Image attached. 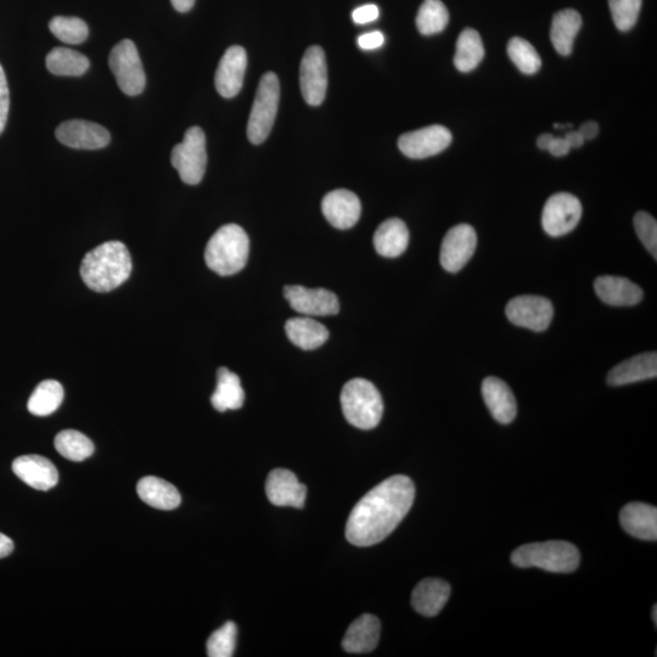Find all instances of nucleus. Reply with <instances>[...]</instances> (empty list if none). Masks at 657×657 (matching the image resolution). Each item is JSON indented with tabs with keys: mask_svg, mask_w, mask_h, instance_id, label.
Listing matches in <instances>:
<instances>
[{
	"mask_svg": "<svg viewBox=\"0 0 657 657\" xmlns=\"http://www.w3.org/2000/svg\"><path fill=\"white\" fill-rule=\"evenodd\" d=\"M634 227L640 241L647 247L651 255L657 258V223L649 213L640 211L634 217Z\"/></svg>",
	"mask_w": 657,
	"mask_h": 657,
	"instance_id": "40",
	"label": "nucleus"
},
{
	"mask_svg": "<svg viewBox=\"0 0 657 657\" xmlns=\"http://www.w3.org/2000/svg\"><path fill=\"white\" fill-rule=\"evenodd\" d=\"M651 617H653V620H654V623H655V627H656V626H657V605H654V608H653V615H651Z\"/></svg>",
	"mask_w": 657,
	"mask_h": 657,
	"instance_id": "50",
	"label": "nucleus"
},
{
	"mask_svg": "<svg viewBox=\"0 0 657 657\" xmlns=\"http://www.w3.org/2000/svg\"><path fill=\"white\" fill-rule=\"evenodd\" d=\"M554 137L552 134L544 133L542 136H539L537 139V145L539 149L548 150L550 144H552Z\"/></svg>",
	"mask_w": 657,
	"mask_h": 657,
	"instance_id": "49",
	"label": "nucleus"
},
{
	"mask_svg": "<svg viewBox=\"0 0 657 657\" xmlns=\"http://www.w3.org/2000/svg\"><path fill=\"white\" fill-rule=\"evenodd\" d=\"M581 554L574 544L565 541H548L530 543L515 549L511 554V563L522 569H538L570 574L580 566Z\"/></svg>",
	"mask_w": 657,
	"mask_h": 657,
	"instance_id": "4",
	"label": "nucleus"
},
{
	"mask_svg": "<svg viewBox=\"0 0 657 657\" xmlns=\"http://www.w3.org/2000/svg\"><path fill=\"white\" fill-rule=\"evenodd\" d=\"M245 393L237 374L227 368H219L217 372V387L211 397L213 408L218 412L237 411L243 407Z\"/></svg>",
	"mask_w": 657,
	"mask_h": 657,
	"instance_id": "29",
	"label": "nucleus"
},
{
	"mask_svg": "<svg viewBox=\"0 0 657 657\" xmlns=\"http://www.w3.org/2000/svg\"><path fill=\"white\" fill-rule=\"evenodd\" d=\"M381 625L378 617L364 614L352 623L342 640V648L347 653L365 654L378 647Z\"/></svg>",
	"mask_w": 657,
	"mask_h": 657,
	"instance_id": "24",
	"label": "nucleus"
},
{
	"mask_svg": "<svg viewBox=\"0 0 657 657\" xmlns=\"http://www.w3.org/2000/svg\"><path fill=\"white\" fill-rule=\"evenodd\" d=\"M509 58L526 75L537 73L542 66L541 56L530 42L519 37L511 38L508 44Z\"/></svg>",
	"mask_w": 657,
	"mask_h": 657,
	"instance_id": "36",
	"label": "nucleus"
},
{
	"mask_svg": "<svg viewBox=\"0 0 657 657\" xmlns=\"http://www.w3.org/2000/svg\"><path fill=\"white\" fill-rule=\"evenodd\" d=\"M138 496L150 507L173 510L182 503L181 493L170 482L156 476H146L138 482Z\"/></svg>",
	"mask_w": 657,
	"mask_h": 657,
	"instance_id": "27",
	"label": "nucleus"
},
{
	"mask_svg": "<svg viewBox=\"0 0 657 657\" xmlns=\"http://www.w3.org/2000/svg\"><path fill=\"white\" fill-rule=\"evenodd\" d=\"M46 61L48 70L55 76H82L91 66L86 55L69 48L53 49Z\"/></svg>",
	"mask_w": 657,
	"mask_h": 657,
	"instance_id": "33",
	"label": "nucleus"
},
{
	"mask_svg": "<svg viewBox=\"0 0 657 657\" xmlns=\"http://www.w3.org/2000/svg\"><path fill=\"white\" fill-rule=\"evenodd\" d=\"M55 136L61 144L73 149L98 150L110 144L108 129L97 123L72 120L61 123L56 128Z\"/></svg>",
	"mask_w": 657,
	"mask_h": 657,
	"instance_id": "15",
	"label": "nucleus"
},
{
	"mask_svg": "<svg viewBox=\"0 0 657 657\" xmlns=\"http://www.w3.org/2000/svg\"><path fill=\"white\" fill-rule=\"evenodd\" d=\"M612 20L620 31H630L636 25L642 0H609Z\"/></svg>",
	"mask_w": 657,
	"mask_h": 657,
	"instance_id": "39",
	"label": "nucleus"
},
{
	"mask_svg": "<svg viewBox=\"0 0 657 657\" xmlns=\"http://www.w3.org/2000/svg\"><path fill=\"white\" fill-rule=\"evenodd\" d=\"M289 340L301 350L311 351L322 347L329 339V330L312 317L291 318L285 325Z\"/></svg>",
	"mask_w": 657,
	"mask_h": 657,
	"instance_id": "26",
	"label": "nucleus"
},
{
	"mask_svg": "<svg viewBox=\"0 0 657 657\" xmlns=\"http://www.w3.org/2000/svg\"><path fill=\"white\" fill-rule=\"evenodd\" d=\"M132 257L121 241H108L89 251L81 265V277L89 289L110 292L132 273Z\"/></svg>",
	"mask_w": 657,
	"mask_h": 657,
	"instance_id": "2",
	"label": "nucleus"
},
{
	"mask_svg": "<svg viewBox=\"0 0 657 657\" xmlns=\"http://www.w3.org/2000/svg\"><path fill=\"white\" fill-rule=\"evenodd\" d=\"M485 56L484 43L479 32L466 28L457 41V52L454 55V65L460 72H470L476 69Z\"/></svg>",
	"mask_w": 657,
	"mask_h": 657,
	"instance_id": "32",
	"label": "nucleus"
},
{
	"mask_svg": "<svg viewBox=\"0 0 657 657\" xmlns=\"http://www.w3.org/2000/svg\"><path fill=\"white\" fill-rule=\"evenodd\" d=\"M570 149L569 144L566 143L564 138H554L548 151L550 154L560 157L569 154Z\"/></svg>",
	"mask_w": 657,
	"mask_h": 657,
	"instance_id": "44",
	"label": "nucleus"
},
{
	"mask_svg": "<svg viewBox=\"0 0 657 657\" xmlns=\"http://www.w3.org/2000/svg\"><path fill=\"white\" fill-rule=\"evenodd\" d=\"M322 211L331 226L345 230L356 226L361 218L362 205L355 193L338 189L324 196Z\"/></svg>",
	"mask_w": 657,
	"mask_h": 657,
	"instance_id": "18",
	"label": "nucleus"
},
{
	"mask_svg": "<svg viewBox=\"0 0 657 657\" xmlns=\"http://www.w3.org/2000/svg\"><path fill=\"white\" fill-rule=\"evenodd\" d=\"M511 323L533 331L549 328L554 316L552 302L541 296H519L511 300L505 308Z\"/></svg>",
	"mask_w": 657,
	"mask_h": 657,
	"instance_id": "12",
	"label": "nucleus"
},
{
	"mask_svg": "<svg viewBox=\"0 0 657 657\" xmlns=\"http://www.w3.org/2000/svg\"><path fill=\"white\" fill-rule=\"evenodd\" d=\"M564 139L566 140V143L569 144L570 148H580L584 143V139L578 131L566 133Z\"/></svg>",
	"mask_w": 657,
	"mask_h": 657,
	"instance_id": "47",
	"label": "nucleus"
},
{
	"mask_svg": "<svg viewBox=\"0 0 657 657\" xmlns=\"http://www.w3.org/2000/svg\"><path fill=\"white\" fill-rule=\"evenodd\" d=\"M15 544L8 536L0 532V559L7 558L14 552Z\"/></svg>",
	"mask_w": 657,
	"mask_h": 657,
	"instance_id": "46",
	"label": "nucleus"
},
{
	"mask_svg": "<svg viewBox=\"0 0 657 657\" xmlns=\"http://www.w3.org/2000/svg\"><path fill=\"white\" fill-rule=\"evenodd\" d=\"M109 65L123 93L136 97L144 92L146 77L136 44L129 39L116 44Z\"/></svg>",
	"mask_w": 657,
	"mask_h": 657,
	"instance_id": "8",
	"label": "nucleus"
},
{
	"mask_svg": "<svg viewBox=\"0 0 657 657\" xmlns=\"http://www.w3.org/2000/svg\"><path fill=\"white\" fill-rule=\"evenodd\" d=\"M238 627L229 621L213 632L207 640V655L210 657H230L237 647Z\"/></svg>",
	"mask_w": 657,
	"mask_h": 657,
	"instance_id": "38",
	"label": "nucleus"
},
{
	"mask_svg": "<svg viewBox=\"0 0 657 657\" xmlns=\"http://www.w3.org/2000/svg\"><path fill=\"white\" fill-rule=\"evenodd\" d=\"M582 18L576 10H561L554 15L550 39L553 47L560 55H570L574 49V42L578 31L581 30Z\"/></svg>",
	"mask_w": 657,
	"mask_h": 657,
	"instance_id": "30",
	"label": "nucleus"
},
{
	"mask_svg": "<svg viewBox=\"0 0 657 657\" xmlns=\"http://www.w3.org/2000/svg\"><path fill=\"white\" fill-rule=\"evenodd\" d=\"M9 109L10 93L7 76H5L3 66L0 65V134L4 132L5 126H7Z\"/></svg>",
	"mask_w": 657,
	"mask_h": 657,
	"instance_id": "41",
	"label": "nucleus"
},
{
	"mask_svg": "<svg viewBox=\"0 0 657 657\" xmlns=\"http://www.w3.org/2000/svg\"><path fill=\"white\" fill-rule=\"evenodd\" d=\"M409 232L406 223L398 218L387 219L376 229L374 246L380 256L396 258L407 250Z\"/></svg>",
	"mask_w": 657,
	"mask_h": 657,
	"instance_id": "28",
	"label": "nucleus"
},
{
	"mask_svg": "<svg viewBox=\"0 0 657 657\" xmlns=\"http://www.w3.org/2000/svg\"><path fill=\"white\" fill-rule=\"evenodd\" d=\"M300 84L308 105L323 103L328 89V67L322 48L313 46L306 50L301 61Z\"/></svg>",
	"mask_w": 657,
	"mask_h": 657,
	"instance_id": "9",
	"label": "nucleus"
},
{
	"mask_svg": "<svg viewBox=\"0 0 657 657\" xmlns=\"http://www.w3.org/2000/svg\"><path fill=\"white\" fill-rule=\"evenodd\" d=\"M49 30L59 41L66 44H81L86 42L89 28L81 19L56 16L49 24Z\"/></svg>",
	"mask_w": 657,
	"mask_h": 657,
	"instance_id": "37",
	"label": "nucleus"
},
{
	"mask_svg": "<svg viewBox=\"0 0 657 657\" xmlns=\"http://www.w3.org/2000/svg\"><path fill=\"white\" fill-rule=\"evenodd\" d=\"M268 501L277 507H305L307 487L290 470L275 469L266 482Z\"/></svg>",
	"mask_w": 657,
	"mask_h": 657,
	"instance_id": "16",
	"label": "nucleus"
},
{
	"mask_svg": "<svg viewBox=\"0 0 657 657\" xmlns=\"http://www.w3.org/2000/svg\"><path fill=\"white\" fill-rule=\"evenodd\" d=\"M54 445L61 456L73 462H82L94 453L93 442L76 430L61 431L55 437Z\"/></svg>",
	"mask_w": 657,
	"mask_h": 657,
	"instance_id": "34",
	"label": "nucleus"
},
{
	"mask_svg": "<svg viewBox=\"0 0 657 657\" xmlns=\"http://www.w3.org/2000/svg\"><path fill=\"white\" fill-rule=\"evenodd\" d=\"M280 84L277 75L267 72L258 84L254 106H252L247 137L252 144H262L271 133L279 108Z\"/></svg>",
	"mask_w": 657,
	"mask_h": 657,
	"instance_id": "6",
	"label": "nucleus"
},
{
	"mask_svg": "<svg viewBox=\"0 0 657 657\" xmlns=\"http://www.w3.org/2000/svg\"><path fill=\"white\" fill-rule=\"evenodd\" d=\"M578 132H580L584 140H591L598 136V132H599L598 123L594 121L583 123L580 129H578Z\"/></svg>",
	"mask_w": 657,
	"mask_h": 657,
	"instance_id": "45",
	"label": "nucleus"
},
{
	"mask_svg": "<svg viewBox=\"0 0 657 657\" xmlns=\"http://www.w3.org/2000/svg\"><path fill=\"white\" fill-rule=\"evenodd\" d=\"M379 14V8L375 4H367L353 11L352 19L358 25H365L378 20Z\"/></svg>",
	"mask_w": 657,
	"mask_h": 657,
	"instance_id": "42",
	"label": "nucleus"
},
{
	"mask_svg": "<svg viewBox=\"0 0 657 657\" xmlns=\"http://www.w3.org/2000/svg\"><path fill=\"white\" fill-rule=\"evenodd\" d=\"M595 292L606 305L616 307H630L637 305L643 299V290L640 286L626 278L605 275L595 280Z\"/></svg>",
	"mask_w": 657,
	"mask_h": 657,
	"instance_id": "21",
	"label": "nucleus"
},
{
	"mask_svg": "<svg viewBox=\"0 0 657 657\" xmlns=\"http://www.w3.org/2000/svg\"><path fill=\"white\" fill-rule=\"evenodd\" d=\"M620 521L628 535L643 539V541H656L657 539V509L653 505L644 503H630L623 507Z\"/></svg>",
	"mask_w": 657,
	"mask_h": 657,
	"instance_id": "22",
	"label": "nucleus"
},
{
	"mask_svg": "<svg viewBox=\"0 0 657 657\" xmlns=\"http://www.w3.org/2000/svg\"><path fill=\"white\" fill-rule=\"evenodd\" d=\"M171 162L184 183L196 185L202 181L207 153L205 133L200 127H192L185 132L183 142L172 150Z\"/></svg>",
	"mask_w": 657,
	"mask_h": 657,
	"instance_id": "7",
	"label": "nucleus"
},
{
	"mask_svg": "<svg viewBox=\"0 0 657 657\" xmlns=\"http://www.w3.org/2000/svg\"><path fill=\"white\" fill-rule=\"evenodd\" d=\"M341 407L348 423L358 429L372 430L383 418V398L378 389L365 379L348 381L341 392Z\"/></svg>",
	"mask_w": 657,
	"mask_h": 657,
	"instance_id": "5",
	"label": "nucleus"
},
{
	"mask_svg": "<svg viewBox=\"0 0 657 657\" xmlns=\"http://www.w3.org/2000/svg\"><path fill=\"white\" fill-rule=\"evenodd\" d=\"M250 254V240L243 228L227 224L219 228L206 246L205 261L211 271L229 277L246 266Z\"/></svg>",
	"mask_w": 657,
	"mask_h": 657,
	"instance_id": "3",
	"label": "nucleus"
},
{
	"mask_svg": "<svg viewBox=\"0 0 657 657\" xmlns=\"http://www.w3.org/2000/svg\"><path fill=\"white\" fill-rule=\"evenodd\" d=\"M582 217V205L576 196L559 193L549 198L544 206L542 224L550 237H563L577 227Z\"/></svg>",
	"mask_w": 657,
	"mask_h": 657,
	"instance_id": "10",
	"label": "nucleus"
},
{
	"mask_svg": "<svg viewBox=\"0 0 657 657\" xmlns=\"http://www.w3.org/2000/svg\"><path fill=\"white\" fill-rule=\"evenodd\" d=\"M452 143V134L440 125L418 129L403 134L398 139V148L409 159H426L442 153Z\"/></svg>",
	"mask_w": 657,
	"mask_h": 657,
	"instance_id": "13",
	"label": "nucleus"
},
{
	"mask_svg": "<svg viewBox=\"0 0 657 657\" xmlns=\"http://www.w3.org/2000/svg\"><path fill=\"white\" fill-rule=\"evenodd\" d=\"M451 597V586L440 578H426L414 588L412 605L420 615L432 617L440 614Z\"/></svg>",
	"mask_w": 657,
	"mask_h": 657,
	"instance_id": "23",
	"label": "nucleus"
},
{
	"mask_svg": "<svg viewBox=\"0 0 657 657\" xmlns=\"http://www.w3.org/2000/svg\"><path fill=\"white\" fill-rule=\"evenodd\" d=\"M171 3L179 13H188L189 10L193 9L195 0H171Z\"/></svg>",
	"mask_w": 657,
	"mask_h": 657,
	"instance_id": "48",
	"label": "nucleus"
},
{
	"mask_svg": "<svg viewBox=\"0 0 657 657\" xmlns=\"http://www.w3.org/2000/svg\"><path fill=\"white\" fill-rule=\"evenodd\" d=\"M284 296L292 310L302 316H335L340 311L338 296L327 289H308L301 285H289L284 288Z\"/></svg>",
	"mask_w": 657,
	"mask_h": 657,
	"instance_id": "11",
	"label": "nucleus"
},
{
	"mask_svg": "<svg viewBox=\"0 0 657 657\" xmlns=\"http://www.w3.org/2000/svg\"><path fill=\"white\" fill-rule=\"evenodd\" d=\"M656 375L657 355L656 352H649L616 365L608 375V384L611 386H625L639 383V381L655 379Z\"/></svg>",
	"mask_w": 657,
	"mask_h": 657,
	"instance_id": "25",
	"label": "nucleus"
},
{
	"mask_svg": "<svg viewBox=\"0 0 657 657\" xmlns=\"http://www.w3.org/2000/svg\"><path fill=\"white\" fill-rule=\"evenodd\" d=\"M482 397L492 417L501 424H510L518 413V406L513 391L503 380L494 378L485 379L482 384Z\"/></svg>",
	"mask_w": 657,
	"mask_h": 657,
	"instance_id": "20",
	"label": "nucleus"
},
{
	"mask_svg": "<svg viewBox=\"0 0 657 657\" xmlns=\"http://www.w3.org/2000/svg\"><path fill=\"white\" fill-rule=\"evenodd\" d=\"M13 471L21 481L38 491L52 490L59 482L55 465L49 459L36 454L16 458Z\"/></svg>",
	"mask_w": 657,
	"mask_h": 657,
	"instance_id": "19",
	"label": "nucleus"
},
{
	"mask_svg": "<svg viewBox=\"0 0 657 657\" xmlns=\"http://www.w3.org/2000/svg\"><path fill=\"white\" fill-rule=\"evenodd\" d=\"M448 21L449 13L441 0H425L418 11L417 27L421 35H437L445 30Z\"/></svg>",
	"mask_w": 657,
	"mask_h": 657,
	"instance_id": "35",
	"label": "nucleus"
},
{
	"mask_svg": "<svg viewBox=\"0 0 657 657\" xmlns=\"http://www.w3.org/2000/svg\"><path fill=\"white\" fill-rule=\"evenodd\" d=\"M358 46L364 50H374L383 46L385 42V37L383 33L379 31L364 33L361 37L358 38Z\"/></svg>",
	"mask_w": 657,
	"mask_h": 657,
	"instance_id": "43",
	"label": "nucleus"
},
{
	"mask_svg": "<svg viewBox=\"0 0 657 657\" xmlns=\"http://www.w3.org/2000/svg\"><path fill=\"white\" fill-rule=\"evenodd\" d=\"M415 498V486L408 476L396 475L375 486L356 504L348 516L347 541L370 547L383 542L406 518Z\"/></svg>",
	"mask_w": 657,
	"mask_h": 657,
	"instance_id": "1",
	"label": "nucleus"
},
{
	"mask_svg": "<svg viewBox=\"0 0 657 657\" xmlns=\"http://www.w3.org/2000/svg\"><path fill=\"white\" fill-rule=\"evenodd\" d=\"M475 229L469 224H459L446 234L441 246V265L447 272L458 273L471 260L476 250Z\"/></svg>",
	"mask_w": 657,
	"mask_h": 657,
	"instance_id": "14",
	"label": "nucleus"
},
{
	"mask_svg": "<svg viewBox=\"0 0 657 657\" xmlns=\"http://www.w3.org/2000/svg\"><path fill=\"white\" fill-rule=\"evenodd\" d=\"M247 67V54L243 47H230L219 61L215 83L219 95L234 98L243 88Z\"/></svg>",
	"mask_w": 657,
	"mask_h": 657,
	"instance_id": "17",
	"label": "nucleus"
},
{
	"mask_svg": "<svg viewBox=\"0 0 657 657\" xmlns=\"http://www.w3.org/2000/svg\"><path fill=\"white\" fill-rule=\"evenodd\" d=\"M64 396V387L58 381H43L36 387L28 400V411L36 417H48L58 411L64 401Z\"/></svg>",
	"mask_w": 657,
	"mask_h": 657,
	"instance_id": "31",
	"label": "nucleus"
}]
</instances>
